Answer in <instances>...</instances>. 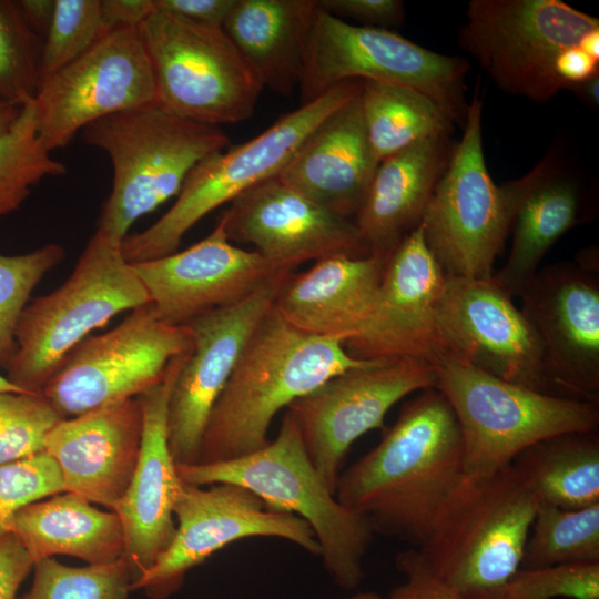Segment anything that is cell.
<instances>
[{"label":"cell","mask_w":599,"mask_h":599,"mask_svg":"<svg viewBox=\"0 0 599 599\" xmlns=\"http://www.w3.org/2000/svg\"><path fill=\"white\" fill-rule=\"evenodd\" d=\"M456 415L436 387L407 402L380 441L341 471L335 497L366 515L375 532L420 546L465 477Z\"/></svg>","instance_id":"obj_1"},{"label":"cell","mask_w":599,"mask_h":599,"mask_svg":"<svg viewBox=\"0 0 599 599\" xmlns=\"http://www.w3.org/2000/svg\"><path fill=\"white\" fill-rule=\"evenodd\" d=\"M343 343L294 328L272 306L213 406L197 464L227 461L261 449L281 409L329 378L373 361L351 356Z\"/></svg>","instance_id":"obj_2"},{"label":"cell","mask_w":599,"mask_h":599,"mask_svg":"<svg viewBox=\"0 0 599 599\" xmlns=\"http://www.w3.org/2000/svg\"><path fill=\"white\" fill-rule=\"evenodd\" d=\"M538 501L512 465L468 476L416 549L427 571L464 599H491L520 568Z\"/></svg>","instance_id":"obj_3"},{"label":"cell","mask_w":599,"mask_h":599,"mask_svg":"<svg viewBox=\"0 0 599 599\" xmlns=\"http://www.w3.org/2000/svg\"><path fill=\"white\" fill-rule=\"evenodd\" d=\"M183 483H229L247 488L274 510L294 514L313 529L323 566L339 588L365 577L363 561L375 535L369 518L342 505L312 464L298 428L286 410L278 433L261 449L232 460L176 466Z\"/></svg>","instance_id":"obj_4"},{"label":"cell","mask_w":599,"mask_h":599,"mask_svg":"<svg viewBox=\"0 0 599 599\" xmlns=\"http://www.w3.org/2000/svg\"><path fill=\"white\" fill-rule=\"evenodd\" d=\"M80 133L112 166L97 231L121 241L139 219L179 194L202 159L230 144L220 126L176 116L155 102L94 121Z\"/></svg>","instance_id":"obj_5"},{"label":"cell","mask_w":599,"mask_h":599,"mask_svg":"<svg viewBox=\"0 0 599 599\" xmlns=\"http://www.w3.org/2000/svg\"><path fill=\"white\" fill-rule=\"evenodd\" d=\"M122 242L95 230L65 282L28 303L16 331L17 351L6 370L11 384L42 394L89 334L121 313L151 303L122 253Z\"/></svg>","instance_id":"obj_6"},{"label":"cell","mask_w":599,"mask_h":599,"mask_svg":"<svg viewBox=\"0 0 599 599\" xmlns=\"http://www.w3.org/2000/svg\"><path fill=\"white\" fill-rule=\"evenodd\" d=\"M361 88L362 80L338 83L284 114L247 142L202 159L185 179L172 206L149 227L123 240L125 260L134 264L179 251L184 235L205 215L276 176L308 134L358 94Z\"/></svg>","instance_id":"obj_7"},{"label":"cell","mask_w":599,"mask_h":599,"mask_svg":"<svg viewBox=\"0 0 599 599\" xmlns=\"http://www.w3.org/2000/svg\"><path fill=\"white\" fill-rule=\"evenodd\" d=\"M435 369L436 388L459 424L468 476L511 465L522 450L546 438L598 429V404L516 385L458 358Z\"/></svg>","instance_id":"obj_8"},{"label":"cell","mask_w":599,"mask_h":599,"mask_svg":"<svg viewBox=\"0 0 599 599\" xmlns=\"http://www.w3.org/2000/svg\"><path fill=\"white\" fill-rule=\"evenodd\" d=\"M458 43L504 92L544 103L566 90L559 58L599 32V20L560 0H471ZM590 54V53H589Z\"/></svg>","instance_id":"obj_9"},{"label":"cell","mask_w":599,"mask_h":599,"mask_svg":"<svg viewBox=\"0 0 599 599\" xmlns=\"http://www.w3.org/2000/svg\"><path fill=\"white\" fill-rule=\"evenodd\" d=\"M139 30L159 106L213 126L253 115L264 87L223 27L154 11Z\"/></svg>","instance_id":"obj_10"},{"label":"cell","mask_w":599,"mask_h":599,"mask_svg":"<svg viewBox=\"0 0 599 599\" xmlns=\"http://www.w3.org/2000/svg\"><path fill=\"white\" fill-rule=\"evenodd\" d=\"M467 60L440 54L386 29L348 23L321 9L313 19L300 83L301 104L338 83L370 80L414 89L463 120Z\"/></svg>","instance_id":"obj_11"},{"label":"cell","mask_w":599,"mask_h":599,"mask_svg":"<svg viewBox=\"0 0 599 599\" xmlns=\"http://www.w3.org/2000/svg\"><path fill=\"white\" fill-rule=\"evenodd\" d=\"M483 101L468 104L461 139L439 179L420 222L427 247L445 275L489 278L509 235L505 192L486 166Z\"/></svg>","instance_id":"obj_12"},{"label":"cell","mask_w":599,"mask_h":599,"mask_svg":"<svg viewBox=\"0 0 599 599\" xmlns=\"http://www.w3.org/2000/svg\"><path fill=\"white\" fill-rule=\"evenodd\" d=\"M192 346L189 326L161 321L150 303L111 331L80 343L42 395L61 418L136 398L161 383L172 361Z\"/></svg>","instance_id":"obj_13"},{"label":"cell","mask_w":599,"mask_h":599,"mask_svg":"<svg viewBox=\"0 0 599 599\" xmlns=\"http://www.w3.org/2000/svg\"><path fill=\"white\" fill-rule=\"evenodd\" d=\"M176 529L170 546L131 586L152 599H165L183 585L186 573L225 546L247 538L272 537L321 557L311 526L301 517L268 508L240 485L207 486L182 481L174 505Z\"/></svg>","instance_id":"obj_14"},{"label":"cell","mask_w":599,"mask_h":599,"mask_svg":"<svg viewBox=\"0 0 599 599\" xmlns=\"http://www.w3.org/2000/svg\"><path fill=\"white\" fill-rule=\"evenodd\" d=\"M33 102L38 134L50 152L94 121L155 102L139 28H114L72 62L41 77Z\"/></svg>","instance_id":"obj_15"},{"label":"cell","mask_w":599,"mask_h":599,"mask_svg":"<svg viewBox=\"0 0 599 599\" xmlns=\"http://www.w3.org/2000/svg\"><path fill=\"white\" fill-rule=\"evenodd\" d=\"M433 365L414 358L373 359L294 400L292 415L315 469L334 493L351 446L384 428L387 412L407 395L436 387Z\"/></svg>","instance_id":"obj_16"},{"label":"cell","mask_w":599,"mask_h":599,"mask_svg":"<svg viewBox=\"0 0 599 599\" xmlns=\"http://www.w3.org/2000/svg\"><path fill=\"white\" fill-rule=\"evenodd\" d=\"M538 270L519 295L555 394L599 405V275L595 252Z\"/></svg>","instance_id":"obj_17"},{"label":"cell","mask_w":599,"mask_h":599,"mask_svg":"<svg viewBox=\"0 0 599 599\" xmlns=\"http://www.w3.org/2000/svg\"><path fill=\"white\" fill-rule=\"evenodd\" d=\"M445 280L419 224L388 256L372 311L343 343L346 352L358 359L414 358L434 367L458 358L438 319Z\"/></svg>","instance_id":"obj_18"},{"label":"cell","mask_w":599,"mask_h":599,"mask_svg":"<svg viewBox=\"0 0 599 599\" xmlns=\"http://www.w3.org/2000/svg\"><path fill=\"white\" fill-rule=\"evenodd\" d=\"M292 272L275 276L237 303L185 324L192 332L193 346L174 382L167 410L169 447L176 466L199 463L213 406L246 342Z\"/></svg>","instance_id":"obj_19"},{"label":"cell","mask_w":599,"mask_h":599,"mask_svg":"<svg viewBox=\"0 0 599 599\" xmlns=\"http://www.w3.org/2000/svg\"><path fill=\"white\" fill-rule=\"evenodd\" d=\"M438 319L459 359L506 382L557 396L534 327L493 276L446 275Z\"/></svg>","instance_id":"obj_20"},{"label":"cell","mask_w":599,"mask_h":599,"mask_svg":"<svg viewBox=\"0 0 599 599\" xmlns=\"http://www.w3.org/2000/svg\"><path fill=\"white\" fill-rule=\"evenodd\" d=\"M132 266L156 315L171 325L237 303L275 276L295 271L235 245L221 219L187 248Z\"/></svg>","instance_id":"obj_21"},{"label":"cell","mask_w":599,"mask_h":599,"mask_svg":"<svg viewBox=\"0 0 599 599\" xmlns=\"http://www.w3.org/2000/svg\"><path fill=\"white\" fill-rule=\"evenodd\" d=\"M219 219L230 241L251 244L262 256L293 270L307 261L372 254L354 220L314 202L277 175L236 196Z\"/></svg>","instance_id":"obj_22"},{"label":"cell","mask_w":599,"mask_h":599,"mask_svg":"<svg viewBox=\"0 0 599 599\" xmlns=\"http://www.w3.org/2000/svg\"><path fill=\"white\" fill-rule=\"evenodd\" d=\"M189 353L174 358L163 380L136 397L143 417L139 460L125 495L112 510L121 519L124 558L135 580L170 546L176 529L174 505L182 480L169 447L167 410Z\"/></svg>","instance_id":"obj_23"},{"label":"cell","mask_w":599,"mask_h":599,"mask_svg":"<svg viewBox=\"0 0 599 599\" xmlns=\"http://www.w3.org/2000/svg\"><path fill=\"white\" fill-rule=\"evenodd\" d=\"M143 417L138 398L61 418L44 438L64 491L114 510L135 471Z\"/></svg>","instance_id":"obj_24"},{"label":"cell","mask_w":599,"mask_h":599,"mask_svg":"<svg viewBox=\"0 0 599 599\" xmlns=\"http://www.w3.org/2000/svg\"><path fill=\"white\" fill-rule=\"evenodd\" d=\"M501 186L511 245L505 265L493 277L519 297L546 253L569 230L592 219L595 206L559 146L551 148L530 172Z\"/></svg>","instance_id":"obj_25"},{"label":"cell","mask_w":599,"mask_h":599,"mask_svg":"<svg viewBox=\"0 0 599 599\" xmlns=\"http://www.w3.org/2000/svg\"><path fill=\"white\" fill-rule=\"evenodd\" d=\"M378 164L367 138L359 91L308 134L277 177L322 206L353 220Z\"/></svg>","instance_id":"obj_26"},{"label":"cell","mask_w":599,"mask_h":599,"mask_svg":"<svg viewBox=\"0 0 599 599\" xmlns=\"http://www.w3.org/2000/svg\"><path fill=\"white\" fill-rule=\"evenodd\" d=\"M388 257L332 256L282 285L274 308L294 328L344 342L363 325L374 305Z\"/></svg>","instance_id":"obj_27"},{"label":"cell","mask_w":599,"mask_h":599,"mask_svg":"<svg viewBox=\"0 0 599 599\" xmlns=\"http://www.w3.org/2000/svg\"><path fill=\"white\" fill-rule=\"evenodd\" d=\"M456 142L418 141L379 162L355 224L372 254L388 257L422 222Z\"/></svg>","instance_id":"obj_28"},{"label":"cell","mask_w":599,"mask_h":599,"mask_svg":"<svg viewBox=\"0 0 599 599\" xmlns=\"http://www.w3.org/2000/svg\"><path fill=\"white\" fill-rule=\"evenodd\" d=\"M318 0H236L223 29L264 88L291 95L300 87Z\"/></svg>","instance_id":"obj_29"},{"label":"cell","mask_w":599,"mask_h":599,"mask_svg":"<svg viewBox=\"0 0 599 599\" xmlns=\"http://www.w3.org/2000/svg\"><path fill=\"white\" fill-rule=\"evenodd\" d=\"M8 532L19 540L33 565L55 555L75 557L88 565L112 564L124 557L120 517L73 493L63 491L24 506L11 519Z\"/></svg>","instance_id":"obj_30"},{"label":"cell","mask_w":599,"mask_h":599,"mask_svg":"<svg viewBox=\"0 0 599 599\" xmlns=\"http://www.w3.org/2000/svg\"><path fill=\"white\" fill-rule=\"evenodd\" d=\"M539 505L580 509L599 504V436L569 433L540 440L511 463Z\"/></svg>","instance_id":"obj_31"},{"label":"cell","mask_w":599,"mask_h":599,"mask_svg":"<svg viewBox=\"0 0 599 599\" xmlns=\"http://www.w3.org/2000/svg\"><path fill=\"white\" fill-rule=\"evenodd\" d=\"M361 103L378 162L418 141L454 130L455 121L435 101L407 87L362 80Z\"/></svg>","instance_id":"obj_32"},{"label":"cell","mask_w":599,"mask_h":599,"mask_svg":"<svg viewBox=\"0 0 599 599\" xmlns=\"http://www.w3.org/2000/svg\"><path fill=\"white\" fill-rule=\"evenodd\" d=\"M599 564V504L580 509L537 507L521 569Z\"/></svg>","instance_id":"obj_33"},{"label":"cell","mask_w":599,"mask_h":599,"mask_svg":"<svg viewBox=\"0 0 599 599\" xmlns=\"http://www.w3.org/2000/svg\"><path fill=\"white\" fill-rule=\"evenodd\" d=\"M65 173L38 134L33 100L0 121V217L17 211L41 180Z\"/></svg>","instance_id":"obj_34"},{"label":"cell","mask_w":599,"mask_h":599,"mask_svg":"<svg viewBox=\"0 0 599 599\" xmlns=\"http://www.w3.org/2000/svg\"><path fill=\"white\" fill-rule=\"evenodd\" d=\"M135 580L128 562L67 566L53 557L33 565L31 588L18 599H128Z\"/></svg>","instance_id":"obj_35"},{"label":"cell","mask_w":599,"mask_h":599,"mask_svg":"<svg viewBox=\"0 0 599 599\" xmlns=\"http://www.w3.org/2000/svg\"><path fill=\"white\" fill-rule=\"evenodd\" d=\"M42 44L17 1L0 0V101L21 106L34 99Z\"/></svg>","instance_id":"obj_36"},{"label":"cell","mask_w":599,"mask_h":599,"mask_svg":"<svg viewBox=\"0 0 599 599\" xmlns=\"http://www.w3.org/2000/svg\"><path fill=\"white\" fill-rule=\"evenodd\" d=\"M64 258L65 250L57 243L18 255L0 252V366L6 370L16 354L17 326L33 290Z\"/></svg>","instance_id":"obj_37"},{"label":"cell","mask_w":599,"mask_h":599,"mask_svg":"<svg viewBox=\"0 0 599 599\" xmlns=\"http://www.w3.org/2000/svg\"><path fill=\"white\" fill-rule=\"evenodd\" d=\"M106 32L101 0H54L42 44L41 77L79 58Z\"/></svg>","instance_id":"obj_38"},{"label":"cell","mask_w":599,"mask_h":599,"mask_svg":"<svg viewBox=\"0 0 599 599\" xmlns=\"http://www.w3.org/2000/svg\"><path fill=\"white\" fill-rule=\"evenodd\" d=\"M42 394L0 393V466L44 450V438L60 420Z\"/></svg>","instance_id":"obj_39"},{"label":"cell","mask_w":599,"mask_h":599,"mask_svg":"<svg viewBox=\"0 0 599 599\" xmlns=\"http://www.w3.org/2000/svg\"><path fill=\"white\" fill-rule=\"evenodd\" d=\"M599 599V564L519 568L491 599Z\"/></svg>","instance_id":"obj_40"},{"label":"cell","mask_w":599,"mask_h":599,"mask_svg":"<svg viewBox=\"0 0 599 599\" xmlns=\"http://www.w3.org/2000/svg\"><path fill=\"white\" fill-rule=\"evenodd\" d=\"M64 491L55 461L43 450L0 466V538L24 506Z\"/></svg>","instance_id":"obj_41"},{"label":"cell","mask_w":599,"mask_h":599,"mask_svg":"<svg viewBox=\"0 0 599 599\" xmlns=\"http://www.w3.org/2000/svg\"><path fill=\"white\" fill-rule=\"evenodd\" d=\"M318 4L326 12L358 21L363 27L389 30L403 24L405 18L399 0H318Z\"/></svg>","instance_id":"obj_42"},{"label":"cell","mask_w":599,"mask_h":599,"mask_svg":"<svg viewBox=\"0 0 599 599\" xmlns=\"http://www.w3.org/2000/svg\"><path fill=\"white\" fill-rule=\"evenodd\" d=\"M395 565L405 580L392 590L393 599H464L427 571L416 549L399 552Z\"/></svg>","instance_id":"obj_43"},{"label":"cell","mask_w":599,"mask_h":599,"mask_svg":"<svg viewBox=\"0 0 599 599\" xmlns=\"http://www.w3.org/2000/svg\"><path fill=\"white\" fill-rule=\"evenodd\" d=\"M31 569L33 562L19 540L10 532L0 538V599H16Z\"/></svg>","instance_id":"obj_44"},{"label":"cell","mask_w":599,"mask_h":599,"mask_svg":"<svg viewBox=\"0 0 599 599\" xmlns=\"http://www.w3.org/2000/svg\"><path fill=\"white\" fill-rule=\"evenodd\" d=\"M236 0H153L155 11L194 23L223 27Z\"/></svg>","instance_id":"obj_45"},{"label":"cell","mask_w":599,"mask_h":599,"mask_svg":"<svg viewBox=\"0 0 599 599\" xmlns=\"http://www.w3.org/2000/svg\"><path fill=\"white\" fill-rule=\"evenodd\" d=\"M108 31L120 27L139 28L154 11L153 0H101Z\"/></svg>","instance_id":"obj_46"},{"label":"cell","mask_w":599,"mask_h":599,"mask_svg":"<svg viewBox=\"0 0 599 599\" xmlns=\"http://www.w3.org/2000/svg\"><path fill=\"white\" fill-rule=\"evenodd\" d=\"M17 3L28 23L43 40L51 22L54 0H19Z\"/></svg>","instance_id":"obj_47"},{"label":"cell","mask_w":599,"mask_h":599,"mask_svg":"<svg viewBox=\"0 0 599 599\" xmlns=\"http://www.w3.org/2000/svg\"><path fill=\"white\" fill-rule=\"evenodd\" d=\"M572 93L578 95L583 102L595 108L599 105V73L591 78L572 84L569 89Z\"/></svg>","instance_id":"obj_48"},{"label":"cell","mask_w":599,"mask_h":599,"mask_svg":"<svg viewBox=\"0 0 599 599\" xmlns=\"http://www.w3.org/2000/svg\"><path fill=\"white\" fill-rule=\"evenodd\" d=\"M21 106L0 101V121L13 118Z\"/></svg>","instance_id":"obj_49"},{"label":"cell","mask_w":599,"mask_h":599,"mask_svg":"<svg viewBox=\"0 0 599 599\" xmlns=\"http://www.w3.org/2000/svg\"><path fill=\"white\" fill-rule=\"evenodd\" d=\"M6 392L26 393V392L21 390L20 388H18L17 386H14L13 384H11L7 379L6 376L0 375V393H6Z\"/></svg>","instance_id":"obj_50"},{"label":"cell","mask_w":599,"mask_h":599,"mask_svg":"<svg viewBox=\"0 0 599 599\" xmlns=\"http://www.w3.org/2000/svg\"><path fill=\"white\" fill-rule=\"evenodd\" d=\"M344 599H393L392 597L385 598L374 591H364L353 595Z\"/></svg>","instance_id":"obj_51"}]
</instances>
